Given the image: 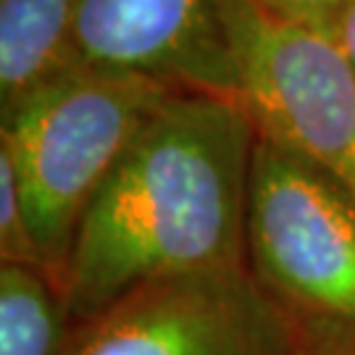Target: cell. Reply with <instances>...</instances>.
<instances>
[{
	"instance_id": "9c48e42d",
	"label": "cell",
	"mask_w": 355,
	"mask_h": 355,
	"mask_svg": "<svg viewBox=\"0 0 355 355\" xmlns=\"http://www.w3.org/2000/svg\"><path fill=\"white\" fill-rule=\"evenodd\" d=\"M0 261L40 266L48 271L45 258L40 253L35 234L26 221L19 179H16L13 164L6 150H0Z\"/></svg>"
},
{
	"instance_id": "ba28073f",
	"label": "cell",
	"mask_w": 355,
	"mask_h": 355,
	"mask_svg": "<svg viewBox=\"0 0 355 355\" xmlns=\"http://www.w3.org/2000/svg\"><path fill=\"white\" fill-rule=\"evenodd\" d=\"M71 316L51 271L0 263V355H64Z\"/></svg>"
},
{
	"instance_id": "8992f818",
	"label": "cell",
	"mask_w": 355,
	"mask_h": 355,
	"mask_svg": "<svg viewBox=\"0 0 355 355\" xmlns=\"http://www.w3.org/2000/svg\"><path fill=\"white\" fill-rule=\"evenodd\" d=\"M253 0H79L76 51L87 69L240 95V29Z\"/></svg>"
},
{
	"instance_id": "3957f363",
	"label": "cell",
	"mask_w": 355,
	"mask_h": 355,
	"mask_svg": "<svg viewBox=\"0 0 355 355\" xmlns=\"http://www.w3.org/2000/svg\"><path fill=\"white\" fill-rule=\"evenodd\" d=\"M245 263L305 337L355 347V192L263 137L250 166Z\"/></svg>"
},
{
	"instance_id": "7c38bea8",
	"label": "cell",
	"mask_w": 355,
	"mask_h": 355,
	"mask_svg": "<svg viewBox=\"0 0 355 355\" xmlns=\"http://www.w3.org/2000/svg\"><path fill=\"white\" fill-rule=\"evenodd\" d=\"M311 343H313L311 355H355V347H347V345L316 343V340H311Z\"/></svg>"
},
{
	"instance_id": "6da1fadb",
	"label": "cell",
	"mask_w": 355,
	"mask_h": 355,
	"mask_svg": "<svg viewBox=\"0 0 355 355\" xmlns=\"http://www.w3.org/2000/svg\"><path fill=\"white\" fill-rule=\"evenodd\" d=\"M258 132L234 98L179 89L89 200L64 295L79 327L148 282L245 263Z\"/></svg>"
},
{
	"instance_id": "277c9868",
	"label": "cell",
	"mask_w": 355,
	"mask_h": 355,
	"mask_svg": "<svg viewBox=\"0 0 355 355\" xmlns=\"http://www.w3.org/2000/svg\"><path fill=\"white\" fill-rule=\"evenodd\" d=\"M248 266L148 282L71 329L64 355H311Z\"/></svg>"
},
{
	"instance_id": "5b68a950",
	"label": "cell",
	"mask_w": 355,
	"mask_h": 355,
	"mask_svg": "<svg viewBox=\"0 0 355 355\" xmlns=\"http://www.w3.org/2000/svg\"><path fill=\"white\" fill-rule=\"evenodd\" d=\"M240 95L258 137L355 192V71L331 35L250 3L240 29Z\"/></svg>"
},
{
	"instance_id": "52a82bcc",
	"label": "cell",
	"mask_w": 355,
	"mask_h": 355,
	"mask_svg": "<svg viewBox=\"0 0 355 355\" xmlns=\"http://www.w3.org/2000/svg\"><path fill=\"white\" fill-rule=\"evenodd\" d=\"M79 0H0V111L8 116L37 89L82 66Z\"/></svg>"
},
{
	"instance_id": "30bf717a",
	"label": "cell",
	"mask_w": 355,
	"mask_h": 355,
	"mask_svg": "<svg viewBox=\"0 0 355 355\" xmlns=\"http://www.w3.org/2000/svg\"><path fill=\"white\" fill-rule=\"evenodd\" d=\"M255 3L282 21H292V24L331 35L337 16L347 0H255Z\"/></svg>"
},
{
	"instance_id": "7a4b0ae2",
	"label": "cell",
	"mask_w": 355,
	"mask_h": 355,
	"mask_svg": "<svg viewBox=\"0 0 355 355\" xmlns=\"http://www.w3.org/2000/svg\"><path fill=\"white\" fill-rule=\"evenodd\" d=\"M174 92L148 76L79 66L3 119L0 150L11 158L29 229L61 290L89 200Z\"/></svg>"
},
{
	"instance_id": "8fae6325",
	"label": "cell",
	"mask_w": 355,
	"mask_h": 355,
	"mask_svg": "<svg viewBox=\"0 0 355 355\" xmlns=\"http://www.w3.org/2000/svg\"><path fill=\"white\" fill-rule=\"evenodd\" d=\"M331 37L340 45V51L345 53V58L350 61V66H353V71H355V0H347L343 6Z\"/></svg>"
}]
</instances>
